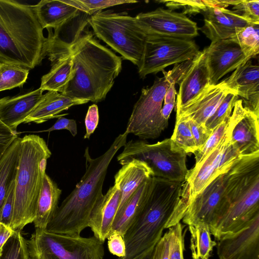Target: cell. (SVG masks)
<instances>
[{
  "mask_svg": "<svg viewBox=\"0 0 259 259\" xmlns=\"http://www.w3.org/2000/svg\"><path fill=\"white\" fill-rule=\"evenodd\" d=\"M154 247L150 248L131 259H152V254ZM119 259H123L119 257Z\"/></svg>",
  "mask_w": 259,
  "mask_h": 259,
  "instance_id": "cell-53",
  "label": "cell"
},
{
  "mask_svg": "<svg viewBox=\"0 0 259 259\" xmlns=\"http://www.w3.org/2000/svg\"><path fill=\"white\" fill-rule=\"evenodd\" d=\"M33 9L13 0H0V63L28 70L47 56V37Z\"/></svg>",
  "mask_w": 259,
  "mask_h": 259,
  "instance_id": "cell-4",
  "label": "cell"
},
{
  "mask_svg": "<svg viewBox=\"0 0 259 259\" xmlns=\"http://www.w3.org/2000/svg\"><path fill=\"white\" fill-rule=\"evenodd\" d=\"M258 119L253 112L237 100L226 128L230 141L240 156L259 153Z\"/></svg>",
  "mask_w": 259,
  "mask_h": 259,
  "instance_id": "cell-15",
  "label": "cell"
},
{
  "mask_svg": "<svg viewBox=\"0 0 259 259\" xmlns=\"http://www.w3.org/2000/svg\"><path fill=\"white\" fill-rule=\"evenodd\" d=\"M133 159L145 162L153 177L170 181L184 182L188 171L187 154L172 149L170 138L154 144L143 140H130L117 156V160L122 165Z\"/></svg>",
  "mask_w": 259,
  "mask_h": 259,
  "instance_id": "cell-8",
  "label": "cell"
},
{
  "mask_svg": "<svg viewBox=\"0 0 259 259\" xmlns=\"http://www.w3.org/2000/svg\"><path fill=\"white\" fill-rule=\"evenodd\" d=\"M67 1L79 11L90 16L110 7L138 2L134 0H67Z\"/></svg>",
  "mask_w": 259,
  "mask_h": 259,
  "instance_id": "cell-38",
  "label": "cell"
},
{
  "mask_svg": "<svg viewBox=\"0 0 259 259\" xmlns=\"http://www.w3.org/2000/svg\"><path fill=\"white\" fill-rule=\"evenodd\" d=\"M171 148L183 152L187 155L197 150L189 122L187 117L176 115V120L173 134L170 138Z\"/></svg>",
  "mask_w": 259,
  "mask_h": 259,
  "instance_id": "cell-33",
  "label": "cell"
},
{
  "mask_svg": "<svg viewBox=\"0 0 259 259\" xmlns=\"http://www.w3.org/2000/svg\"><path fill=\"white\" fill-rule=\"evenodd\" d=\"M91 16L79 11L73 18L54 29H48L47 56L53 65L58 59L69 54L72 47L87 31Z\"/></svg>",
  "mask_w": 259,
  "mask_h": 259,
  "instance_id": "cell-18",
  "label": "cell"
},
{
  "mask_svg": "<svg viewBox=\"0 0 259 259\" xmlns=\"http://www.w3.org/2000/svg\"><path fill=\"white\" fill-rule=\"evenodd\" d=\"M16 138L0 159V217L4 203L14 186L19 164L20 141Z\"/></svg>",
  "mask_w": 259,
  "mask_h": 259,
  "instance_id": "cell-30",
  "label": "cell"
},
{
  "mask_svg": "<svg viewBox=\"0 0 259 259\" xmlns=\"http://www.w3.org/2000/svg\"><path fill=\"white\" fill-rule=\"evenodd\" d=\"M175 84H176L174 82L170 83L169 86L166 90L164 97V104H167L174 101H176L177 92L175 88Z\"/></svg>",
  "mask_w": 259,
  "mask_h": 259,
  "instance_id": "cell-51",
  "label": "cell"
},
{
  "mask_svg": "<svg viewBox=\"0 0 259 259\" xmlns=\"http://www.w3.org/2000/svg\"><path fill=\"white\" fill-rule=\"evenodd\" d=\"M220 259H259V214L239 230L218 240Z\"/></svg>",
  "mask_w": 259,
  "mask_h": 259,
  "instance_id": "cell-16",
  "label": "cell"
},
{
  "mask_svg": "<svg viewBox=\"0 0 259 259\" xmlns=\"http://www.w3.org/2000/svg\"><path fill=\"white\" fill-rule=\"evenodd\" d=\"M43 29H56L74 17L79 11L67 0H41L33 5Z\"/></svg>",
  "mask_w": 259,
  "mask_h": 259,
  "instance_id": "cell-27",
  "label": "cell"
},
{
  "mask_svg": "<svg viewBox=\"0 0 259 259\" xmlns=\"http://www.w3.org/2000/svg\"><path fill=\"white\" fill-rule=\"evenodd\" d=\"M239 97L233 92H229L225 96L211 116L206 121L204 125L209 130L214 129L223 122L228 120Z\"/></svg>",
  "mask_w": 259,
  "mask_h": 259,
  "instance_id": "cell-37",
  "label": "cell"
},
{
  "mask_svg": "<svg viewBox=\"0 0 259 259\" xmlns=\"http://www.w3.org/2000/svg\"><path fill=\"white\" fill-rule=\"evenodd\" d=\"M72 60L71 53L58 59L50 71L41 78L39 87L43 91H52L63 93L73 76Z\"/></svg>",
  "mask_w": 259,
  "mask_h": 259,
  "instance_id": "cell-31",
  "label": "cell"
},
{
  "mask_svg": "<svg viewBox=\"0 0 259 259\" xmlns=\"http://www.w3.org/2000/svg\"><path fill=\"white\" fill-rule=\"evenodd\" d=\"M193 259H208L217 243L211 239L209 226L203 223L188 225Z\"/></svg>",
  "mask_w": 259,
  "mask_h": 259,
  "instance_id": "cell-32",
  "label": "cell"
},
{
  "mask_svg": "<svg viewBox=\"0 0 259 259\" xmlns=\"http://www.w3.org/2000/svg\"><path fill=\"white\" fill-rule=\"evenodd\" d=\"M176 111L199 95L209 84V77L204 50L199 51L194 61L180 81Z\"/></svg>",
  "mask_w": 259,
  "mask_h": 259,
  "instance_id": "cell-24",
  "label": "cell"
},
{
  "mask_svg": "<svg viewBox=\"0 0 259 259\" xmlns=\"http://www.w3.org/2000/svg\"><path fill=\"white\" fill-rule=\"evenodd\" d=\"M121 197L120 190L113 185L99 201L91 213L88 227L94 236L103 243L110 235Z\"/></svg>",
  "mask_w": 259,
  "mask_h": 259,
  "instance_id": "cell-23",
  "label": "cell"
},
{
  "mask_svg": "<svg viewBox=\"0 0 259 259\" xmlns=\"http://www.w3.org/2000/svg\"><path fill=\"white\" fill-rule=\"evenodd\" d=\"M228 208L210 228L216 240L234 232L259 214V153L240 156L224 175Z\"/></svg>",
  "mask_w": 259,
  "mask_h": 259,
  "instance_id": "cell-5",
  "label": "cell"
},
{
  "mask_svg": "<svg viewBox=\"0 0 259 259\" xmlns=\"http://www.w3.org/2000/svg\"><path fill=\"white\" fill-rule=\"evenodd\" d=\"M234 11L238 14L254 22L259 23V1H245L233 7Z\"/></svg>",
  "mask_w": 259,
  "mask_h": 259,
  "instance_id": "cell-42",
  "label": "cell"
},
{
  "mask_svg": "<svg viewBox=\"0 0 259 259\" xmlns=\"http://www.w3.org/2000/svg\"><path fill=\"white\" fill-rule=\"evenodd\" d=\"M169 235L168 231L154 247L152 259H169Z\"/></svg>",
  "mask_w": 259,
  "mask_h": 259,
  "instance_id": "cell-47",
  "label": "cell"
},
{
  "mask_svg": "<svg viewBox=\"0 0 259 259\" xmlns=\"http://www.w3.org/2000/svg\"><path fill=\"white\" fill-rule=\"evenodd\" d=\"M152 177L142 183L117 211L110 234L118 232L124 236L126 230L136 220L145 204L151 186Z\"/></svg>",
  "mask_w": 259,
  "mask_h": 259,
  "instance_id": "cell-28",
  "label": "cell"
},
{
  "mask_svg": "<svg viewBox=\"0 0 259 259\" xmlns=\"http://www.w3.org/2000/svg\"><path fill=\"white\" fill-rule=\"evenodd\" d=\"M160 3H164L169 10L183 9L182 13L186 15H196L203 11L206 5L205 1H161Z\"/></svg>",
  "mask_w": 259,
  "mask_h": 259,
  "instance_id": "cell-41",
  "label": "cell"
},
{
  "mask_svg": "<svg viewBox=\"0 0 259 259\" xmlns=\"http://www.w3.org/2000/svg\"><path fill=\"white\" fill-rule=\"evenodd\" d=\"M88 21L98 38L139 67L147 35L135 17L124 12L101 11L91 15Z\"/></svg>",
  "mask_w": 259,
  "mask_h": 259,
  "instance_id": "cell-7",
  "label": "cell"
},
{
  "mask_svg": "<svg viewBox=\"0 0 259 259\" xmlns=\"http://www.w3.org/2000/svg\"><path fill=\"white\" fill-rule=\"evenodd\" d=\"M51 154L46 142L40 136L28 135L21 139L10 224L15 231H21L34 220L47 160Z\"/></svg>",
  "mask_w": 259,
  "mask_h": 259,
  "instance_id": "cell-6",
  "label": "cell"
},
{
  "mask_svg": "<svg viewBox=\"0 0 259 259\" xmlns=\"http://www.w3.org/2000/svg\"><path fill=\"white\" fill-rule=\"evenodd\" d=\"M209 77V84L215 85L229 72L244 64L250 59L232 39L211 42L204 50Z\"/></svg>",
  "mask_w": 259,
  "mask_h": 259,
  "instance_id": "cell-17",
  "label": "cell"
},
{
  "mask_svg": "<svg viewBox=\"0 0 259 259\" xmlns=\"http://www.w3.org/2000/svg\"><path fill=\"white\" fill-rule=\"evenodd\" d=\"M176 101L167 104H164L161 109V115L163 118L168 121L170 113L174 109Z\"/></svg>",
  "mask_w": 259,
  "mask_h": 259,
  "instance_id": "cell-52",
  "label": "cell"
},
{
  "mask_svg": "<svg viewBox=\"0 0 259 259\" xmlns=\"http://www.w3.org/2000/svg\"><path fill=\"white\" fill-rule=\"evenodd\" d=\"M14 186L11 188L9 192L4 203L0 217V222L9 226H10L11 224L13 207Z\"/></svg>",
  "mask_w": 259,
  "mask_h": 259,
  "instance_id": "cell-49",
  "label": "cell"
},
{
  "mask_svg": "<svg viewBox=\"0 0 259 259\" xmlns=\"http://www.w3.org/2000/svg\"><path fill=\"white\" fill-rule=\"evenodd\" d=\"M225 86L242 99L244 107L259 117V66L249 60L222 80Z\"/></svg>",
  "mask_w": 259,
  "mask_h": 259,
  "instance_id": "cell-20",
  "label": "cell"
},
{
  "mask_svg": "<svg viewBox=\"0 0 259 259\" xmlns=\"http://www.w3.org/2000/svg\"><path fill=\"white\" fill-rule=\"evenodd\" d=\"M147 35H158L192 39L198 35L197 24L182 13L158 8L135 17Z\"/></svg>",
  "mask_w": 259,
  "mask_h": 259,
  "instance_id": "cell-14",
  "label": "cell"
},
{
  "mask_svg": "<svg viewBox=\"0 0 259 259\" xmlns=\"http://www.w3.org/2000/svg\"><path fill=\"white\" fill-rule=\"evenodd\" d=\"M18 137L0 120V159L14 141Z\"/></svg>",
  "mask_w": 259,
  "mask_h": 259,
  "instance_id": "cell-46",
  "label": "cell"
},
{
  "mask_svg": "<svg viewBox=\"0 0 259 259\" xmlns=\"http://www.w3.org/2000/svg\"><path fill=\"white\" fill-rule=\"evenodd\" d=\"M61 193L57 184L46 174L33 222L35 229H46L58 208Z\"/></svg>",
  "mask_w": 259,
  "mask_h": 259,
  "instance_id": "cell-29",
  "label": "cell"
},
{
  "mask_svg": "<svg viewBox=\"0 0 259 259\" xmlns=\"http://www.w3.org/2000/svg\"><path fill=\"white\" fill-rule=\"evenodd\" d=\"M99 121L98 107L96 104L89 106L85 117L84 123L85 134L83 137L84 139H89L91 135L96 129Z\"/></svg>",
  "mask_w": 259,
  "mask_h": 259,
  "instance_id": "cell-45",
  "label": "cell"
},
{
  "mask_svg": "<svg viewBox=\"0 0 259 259\" xmlns=\"http://www.w3.org/2000/svg\"><path fill=\"white\" fill-rule=\"evenodd\" d=\"M229 91L222 81L215 85H209L195 98L176 111V115L185 116L204 125Z\"/></svg>",
  "mask_w": 259,
  "mask_h": 259,
  "instance_id": "cell-22",
  "label": "cell"
},
{
  "mask_svg": "<svg viewBox=\"0 0 259 259\" xmlns=\"http://www.w3.org/2000/svg\"><path fill=\"white\" fill-rule=\"evenodd\" d=\"M204 23L198 28L211 42L230 39L239 28L259 23L241 16L234 11L216 7H206L201 12Z\"/></svg>",
  "mask_w": 259,
  "mask_h": 259,
  "instance_id": "cell-19",
  "label": "cell"
},
{
  "mask_svg": "<svg viewBox=\"0 0 259 259\" xmlns=\"http://www.w3.org/2000/svg\"><path fill=\"white\" fill-rule=\"evenodd\" d=\"M228 120L224 121L216 127L204 145L193 153L195 156V165L200 163L220 142L225 134Z\"/></svg>",
  "mask_w": 259,
  "mask_h": 259,
  "instance_id": "cell-39",
  "label": "cell"
},
{
  "mask_svg": "<svg viewBox=\"0 0 259 259\" xmlns=\"http://www.w3.org/2000/svg\"><path fill=\"white\" fill-rule=\"evenodd\" d=\"M128 134H119L103 154L93 158L84 151L85 171L73 191L63 201L46 230L57 234L78 235L87 227L91 213L103 197L108 167L117 151L126 143Z\"/></svg>",
  "mask_w": 259,
  "mask_h": 259,
  "instance_id": "cell-2",
  "label": "cell"
},
{
  "mask_svg": "<svg viewBox=\"0 0 259 259\" xmlns=\"http://www.w3.org/2000/svg\"><path fill=\"white\" fill-rule=\"evenodd\" d=\"M230 39L239 46L246 57L251 59L259 52V23L238 29Z\"/></svg>",
  "mask_w": 259,
  "mask_h": 259,
  "instance_id": "cell-34",
  "label": "cell"
},
{
  "mask_svg": "<svg viewBox=\"0 0 259 259\" xmlns=\"http://www.w3.org/2000/svg\"><path fill=\"white\" fill-rule=\"evenodd\" d=\"M225 174L218 177L190 201L182 219L184 223H203L210 227L224 214L228 205Z\"/></svg>",
  "mask_w": 259,
  "mask_h": 259,
  "instance_id": "cell-13",
  "label": "cell"
},
{
  "mask_svg": "<svg viewBox=\"0 0 259 259\" xmlns=\"http://www.w3.org/2000/svg\"><path fill=\"white\" fill-rule=\"evenodd\" d=\"M88 102L87 100L71 98L62 93L50 91L43 95L38 104L23 123L33 122L42 123L50 119L66 115H60V113L72 106Z\"/></svg>",
  "mask_w": 259,
  "mask_h": 259,
  "instance_id": "cell-25",
  "label": "cell"
},
{
  "mask_svg": "<svg viewBox=\"0 0 259 259\" xmlns=\"http://www.w3.org/2000/svg\"><path fill=\"white\" fill-rule=\"evenodd\" d=\"M189 122L192 134L197 148L200 149L205 143L212 133L204 125L197 123L194 120L189 119Z\"/></svg>",
  "mask_w": 259,
  "mask_h": 259,
  "instance_id": "cell-43",
  "label": "cell"
},
{
  "mask_svg": "<svg viewBox=\"0 0 259 259\" xmlns=\"http://www.w3.org/2000/svg\"><path fill=\"white\" fill-rule=\"evenodd\" d=\"M61 130H66L70 133L73 137L76 136L77 133L76 121L61 116L58 118L57 121L51 127L41 132H51Z\"/></svg>",
  "mask_w": 259,
  "mask_h": 259,
  "instance_id": "cell-48",
  "label": "cell"
},
{
  "mask_svg": "<svg viewBox=\"0 0 259 259\" xmlns=\"http://www.w3.org/2000/svg\"><path fill=\"white\" fill-rule=\"evenodd\" d=\"M181 223L169 228V259H184V234Z\"/></svg>",
  "mask_w": 259,
  "mask_h": 259,
  "instance_id": "cell-40",
  "label": "cell"
},
{
  "mask_svg": "<svg viewBox=\"0 0 259 259\" xmlns=\"http://www.w3.org/2000/svg\"><path fill=\"white\" fill-rule=\"evenodd\" d=\"M189 192L184 181H170L155 177L140 214L125 233L126 253L131 259L153 247L164 229L180 223L189 205Z\"/></svg>",
  "mask_w": 259,
  "mask_h": 259,
  "instance_id": "cell-1",
  "label": "cell"
},
{
  "mask_svg": "<svg viewBox=\"0 0 259 259\" xmlns=\"http://www.w3.org/2000/svg\"><path fill=\"white\" fill-rule=\"evenodd\" d=\"M151 177H153V172L144 161L133 159L122 165L114 176V185L120 190L121 194L117 211L138 187Z\"/></svg>",
  "mask_w": 259,
  "mask_h": 259,
  "instance_id": "cell-26",
  "label": "cell"
},
{
  "mask_svg": "<svg viewBox=\"0 0 259 259\" xmlns=\"http://www.w3.org/2000/svg\"><path fill=\"white\" fill-rule=\"evenodd\" d=\"M239 157L226 130L217 146L200 163L188 170L185 181L189 188V204L215 179L227 173Z\"/></svg>",
  "mask_w": 259,
  "mask_h": 259,
  "instance_id": "cell-12",
  "label": "cell"
},
{
  "mask_svg": "<svg viewBox=\"0 0 259 259\" xmlns=\"http://www.w3.org/2000/svg\"><path fill=\"white\" fill-rule=\"evenodd\" d=\"M29 71L19 66L0 63V92L22 87L27 79Z\"/></svg>",
  "mask_w": 259,
  "mask_h": 259,
  "instance_id": "cell-35",
  "label": "cell"
},
{
  "mask_svg": "<svg viewBox=\"0 0 259 259\" xmlns=\"http://www.w3.org/2000/svg\"><path fill=\"white\" fill-rule=\"evenodd\" d=\"M107 245L109 252L119 257L125 255L126 247L123 236L118 232H114L109 235Z\"/></svg>",
  "mask_w": 259,
  "mask_h": 259,
  "instance_id": "cell-44",
  "label": "cell"
},
{
  "mask_svg": "<svg viewBox=\"0 0 259 259\" xmlns=\"http://www.w3.org/2000/svg\"><path fill=\"white\" fill-rule=\"evenodd\" d=\"M192 39L147 35L138 73L144 78L162 71L166 67L193 59L199 52Z\"/></svg>",
  "mask_w": 259,
  "mask_h": 259,
  "instance_id": "cell-11",
  "label": "cell"
},
{
  "mask_svg": "<svg viewBox=\"0 0 259 259\" xmlns=\"http://www.w3.org/2000/svg\"><path fill=\"white\" fill-rule=\"evenodd\" d=\"M43 92L39 88L21 95L0 99V120L17 133L18 126L24 122L41 99Z\"/></svg>",
  "mask_w": 259,
  "mask_h": 259,
  "instance_id": "cell-21",
  "label": "cell"
},
{
  "mask_svg": "<svg viewBox=\"0 0 259 259\" xmlns=\"http://www.w3.org/2000/svg\"><path fill=\"white\" fill-rule=\"evenodd\" d=\"M73 76L62 94L98 103L105 99L122 69V58L101 45L90 31L72 47Z\"/></svg>",
  "mask_w": 259,
  "mask_h": 259,
  "instance_id": "cell-3",
  "label": "cell"
},
{
  "mask_svg": "<svg viewBox=\"0 0 259 259\" xmlns=\"http://www.w3.org/2000/svg\"><path fill=\"white\" fill-rule=\"evenodd\" d=\"M30 259H103L104 243L94 235L57 234L35 229L27 241Z\"/></svg>",
  "mask_w": 259,
  "mask_h": 259,
  "instance_id": "cell-9",
  "label": "cell"
},
{
  "mask_svg": "<svg viewBox=\"0 0 259 259\" xmlns=\"http://www.w3.org/2000/svg\"><path fill=\"white\" fill-rule=\"evenodd\" d=\"M0 259H30L27 240L21 231H15L0 249Z\"/></svg>",
  "mask_w": 259,
  "mask_h": 259,
  "instance_id": "cell-36",
  "label": "cell"
},
{
  "mask_svg": "<svg viewBox=\"0 0 259 259\" xmlns=\"http://www.w3.org/2000/svg\"><path fill=\"white\" fill-rule=\"evenodd\" d=\"M162 72L163 77L157 78L150 87L142 89L127 123L125 132L141 140L157 138L168 126V121L161 115V109L171 80L165 71Z\"/></svg>",
  "mask_w": 259,
  "mask_h": 259,
  "instance_id": "cell-10",
  "label": "cell"
},
{
  "mask_svg": "<svg viewBox=\"0 0 259 259\" xmlns=\"http://www.w3.org/2000/svg\"><path fill=\"white\" fill-rule=\"evenodd\" d=\"M14 233L15 231L10 226L0 222V249Z\"/></svg>",
  "mask_w": 259,
  "mask_h": 259,
  "instance_id": "cell-50",
  "label": "cell"
}]
</instances>
